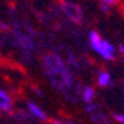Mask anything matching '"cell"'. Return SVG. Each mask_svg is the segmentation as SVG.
I'll return each mask as SVG.
<instances>
[{
  "mask_svg": "<svg viewBox=\"0 0 124 124\" xmlns=\"http://www.w3.org/2000/svg\"><path fill=\"white\" fill-rule=\"evenodd\" d=\"M62 11L66 15L67 18L74 23H82L83 22V10L80 8V6H78L74 1H68V0H63L62 4Z\"/></svg>",
  "mask_w": 124,
  "mask_h": 124,
  "instance_id": "3957f363",
  "label": "cell"
},
{
  "mask_svg": "<svg viewBox=\"0 0 124 124\" xmlns=\"http://www.w3.org/2000/svg\"><path fill=\"white\" fill-rule=\"evenodd\" d=\"M67 124H77V123H72V121H67Z\"/></svg>",
  "mask_w": 124,
  "mask_h": 124,
  "instance_id": "2e32d148",
  "label": "cell"
},
{
  "mask_svg": "<svg viewBox=\"0 0 124 124\" xmlns=\"http://www.w3.org/2000/svg\"><path fill=\"white\" fill-rule=\"evenodd\" d=\"M12 110V101H0V112L10 113Z\"/></svg>",
  "mask_w": 124,
  "mask_h": 124,
  "instance_id": "9c48e42d",
  "label": "cell"
},
{
  "mask_svg": "<svg viewBox=\"0 0 124 124\" xmlns=\"http://www.w3.org/2000/svg\"><path fill=\"white\" fill-rule=\"evenodd\" d=\"M27 110H29V115H30V116L34 117V119H37V120L45 121V120L48 119L46 112H45V110L42 109L40 105H37L36 102H33V101H29V102H27Z\"/></svg>",
  "mask_w": 124,
  "mask_h": 124,
  "instance_id": "8992f818",
  "label": "cell"
},
{
  "mask_svg": "<svg viewBox=\"0 0 124 124\" xmlns=\"http://www.w3.org/2000/svg\"><path fill=\"white\" fill-rule=\"evenodd\" d=\"M52 124H67L66 121H62V120H53L52 121Z\"/></svg>",
  "mask_w": 124,
  "mask_h": 124,
  "instance_id": "9a60e30c",
  "label": "cell"
},
{
  "mask_svg": "<svg viewBox=\"0 0 124 124\" xmlns=\"http://www.w3.org/2000/svg\"><path fill=\"white\" fill-rule=\"evenodd\" d=\"M119 3V0H101V4L104 6H108V7H113Z\"/></svg>",
  "mask_w": 124,
  "mask_h": 124,
  "instance_id": "7c38bea8",
  "label": "cell"
},
{
  "mask_svg": "<svg viewBox=\"0 0 124 124\" xmlns=\"http://www.w3.org/2000/svg\"><path fill=\"white\" fill-rule=\"evenodd\" d=\"M101 10L104 12H109V7L108 6H104V4H101Z\"/></svg>",
  "mask_w": 124,
  "mask_h": 124,
  "instance_id": "4fadbf2b",
  "label": "cell"
},
{
  "mask_svg": "<svg viewBox=\"0 0 124 124\" xmlns=\"http://www.w3.org/2000/svg\"><path fill=\"white\" fill-rule=\"evenodd\" d=\"M113 120L117 121L119 124H124V113H113Z\"/></svg>",
  "mask_w": 124,
  "mask_h": 124,
  "instance_id": "30bf717a",
  "label": "cell"
},
{
  "mask_svg": "<svg viewBox=\"0 0 124 124\" xmlns=\"http://www.w3.org/2000/svg\"><path fill=\"white\" fill-rule=\"evenodd\" d=\"M14 37H15V44L18 45L21 49L23 51H33V42H31V38L23 34L22 31H15L14 33Z\"/></svg>",
  "mask_w": 124,
  "mask_h": 124,
  "instance_id": "5b68a950",
  "label": "cell"
},
{
  "mask_svg": "<svg viewBox=\"0 0 124 124\" xmlns=\"http://www.w3.org/2000/svg\"><path fill=\"white\" fill-rule=\"evenodd\" d=\"M97 85H98L100 87H110L113 85L112 75L108 71H101L97 75Z\"/></svg>",
  "mask_w": 124,
  "mask_h": 124,
  "instance_id": "ba28073f",
  "label": "cell"
},
{
  "mask_svg": "<svg viewBox=\"0 0 124 124\" xmlns=\"http://www.w3.org/2000/svg\"><path fill=\"white\" fill-rule=\"evenodd\" d=\"M119 52H120L121 55L124 56V44H121V45H119Z\"/></svg>",
  "mask_w": 124,
  "mask_h": 124,
  "instance_id": "5bb4252c",
  "label": "cell"
},
{
  "mask_svg": "<svg viewBox=\"0 0 124 124\" xmlns=\"http://www.w3.org/2000/svg\"><path fill=\"white\" fill-rule=\"evenodd\" d=\"M42 67L45 75L49 78L52 86L60 93H68L72 89L74 77L67 63L57 53H46L42 57Z\"/></svg>",
  "mask_w": 124,
  "mask_h": 124,
  "instance_id": "6da1fadb",
  "label": "cell"
},
{
  "mask_svg": "<svg viewBox=\"0 0 124 124\" xmlns=\"http://www.w3.org/2000/svg\"><path fill=\"white\" fill-rule=\"evenodd\" d=\"M89 44H90L91 49L95 53H98L104 60H106V62L115 60V57H116V48L113 46L112 42L104 40L94 30L89 33Z\"/></svg>",
  "mask_w": 124,
  "mask_h": 124,
  "instance_id": "7a4b0ae2",
  "label": "cell"
},
{
  "mask_svg": "<svg viewBox=\"0 0 124 124\" xmlns=\"http://www.w3.org/2000/svg\"><path fill=\"white\" fill-rule=\"evenodd\" d=\"M79 95H80V98L85 101V104H91L95 98V91L91 86L87 85V86H83V87L80 89Z\"/></svg>",
  "mask_w": 124,
  "mask_h": 124,
  "instance_id": "52a82bcc",
  "label": "cell"
},
{
  "mask_svg": "<svg viewBox=\"0 0 124 124\" xmlns=\"http://www.w3.org/2000/svg\"><path fill=\"white\" fill-rule=\"evenodd\" d=\"M0 101H11V97L6 90L0 89Z\"/></svg>",
  "mask_w": 124,
  "mask_h": 124,
  "instance_id": "8fae6325",
  "label": "cell"
},
{
  "mask_svg": "<svg viewBox=\"0 0 124 124\" xmlns=\"http://www.w3.org/2000/svg\"><path fill=\"white\" fill-rule=\"evenodd\" d=\"M85 109H86V112L90 115L91 120L94 121V123L97 124H110L109 119L106 117V115H104V113L101 112V106L97 105V104H86V106H85Z\"/></svg>",
  "mask_w": 124,
  "mask_h": 124,
  "instance_id": "277c9868",
  "label": "cell"
}]
</instances>
